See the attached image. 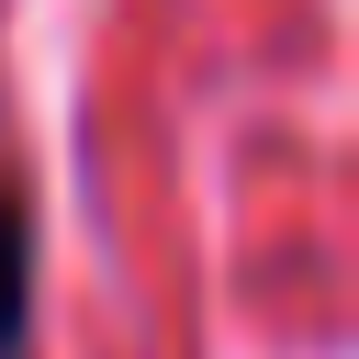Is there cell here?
<instances>
[{
  "label": "cell",
  "instance_id": "obj_1",
  "mask_svg": "<svg viewBox=\"0 0 359 359\" xmlns=\"http://www.w3.org/2000/svg\"><path fill=\"white\" fill-rule=\"evenodd\" d=\"M34 337V202L0 180V359H22Z\"/></svg>",
  "mask_w": 359,
  "mask_h": 359
}]
</instances>
